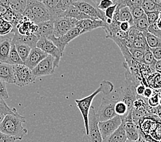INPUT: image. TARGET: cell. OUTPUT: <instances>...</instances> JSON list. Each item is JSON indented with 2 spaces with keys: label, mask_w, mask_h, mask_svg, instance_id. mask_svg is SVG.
Returning a JSON list of instances; mask_svg holds the SVG:
<instances>
[{
  "label": "cell",
  "mask_w": 161,
  "mask_h": 142,
  "mask_svg": "<svg viewBox=\"0 0 161 142\" xmlns=\"http://www.w3.org/2000/svg\"><path fill=\"white\" fill-rule=\"evenodd\" d=\"M113 89L114 86L112 83L109 82V81L103 80L99 87L91 94L82 99L75 100L78 108L79 109L80 112H81L83 118L86 135L89 133V114L91 107H92V103H93V99L100 92L105 94H110L113 91Z\"/></svg>",
  "instance_id": "6da1fadb"
},
{
  "label": "cell",
  "mask_w": 161,
  "mask_h": 142,
  "mask_svg": "<svg viewBox=\"0 0 161 142\" xmlns=\"http://www.w3.org/2000/svg\"><path fill=\"white\" fill-rule=\"evenodd\" d=\"M25 122V117L21 118L12 115H6L0 124V132L22 140L23 137L28 133V130L23 126V123Z\"/></svg>",
  "instance_id": "7a4b0ae2"
},
{
  "label": "cell",
  "mask_w": 161,
  "mask_h": 142,
  "mask_svg": "<svg viewBox=\"0 0 161 142\" xmlns=\"http://www.w3.org/2000/svg\"><path fill=\"white\" fill-rule=\"evenodd\" d=\"M98 124V116L94 107H91L89 114V133L84 134L82 142H103Z\"/></svg>",
  "instance_id": "3957f363"
},
{
  "label": "cell",
  "mask_w": 161,
  "mask_h": 142,
  "mask_svg": "<svg viewBox=\"0 0 161 142\" xmlns=\"http://www.w3.org/2000/svg\"><path fill=\"white\" fill-rule=\"evenodd\" d=\"M14 74V84L19 87H25L32 83L36 80V76L32 70L24 64L13 66Z\"/></svg>",
  "instance_id": "277c9868"
},
{
  "label": "cell",
  "mask_w": 161,
  "mask_h": 142,
  "mask_svg": "<svg viewBox=\"0 0 161 142\" xmlns=\"http://www.w3.org/2000/svg\"><path fill=\"white\" fill-rule=\"evenodd\" d=\"M72 5L92 18L106 22V18L104 12L98 9L93 1L90 2L86 1H74Z\"/></svg>",
  "instance_id": "5b68a950"
},
{
  "label": "cell",
  "mask_w": 161,
  "mask_h": 142,
  "mask_svg": "<svg viewBox=\"0 0 161 142\" xmlns=\"http://www.w3.org/2000/svg\"><path fill=\"white\" fill-rule=\"evenodd\" d=\"M27 4L30 7L32 11L34 17V23L36 25L52 20L49 10L41 1L28 0Z\"/></svg>",
  "instance_id": "8992f818"
},
{
  "label": "cell",
  "mask_w": 161,
  "mask_h": 142,
  "mask_svg": "<svg viewBox=\"0 0 161 142\" xmlns=\"http://www.w3.org/2000/svg\"><path fill=\"white\" fill-rule=\"evenodd\" d=\"M117 101V99H108L105 97L102 98L100 106L97 112L99 122L108 120L117 116L114 111V106Z\"/></svg>",
  "instance_id": "52a82bcc"
},
{
  "label": "cell",
  "mask_w": 161,
  "mask_h": 142,
  "mask_svg": "<svg viewBox=\"0 0 161 142\" xmlns=\"http://www.w3.org/2000/svg\"><path fill=\"white\" fill-rule=\"evenodd\" d=\"M36 47L41 49L42 51L47 53V55H52L54 58L55 68L58 66L61 57H63L64 53L61 51L58 47H56L51 40H49L46 38H41L38 41Z\"/></svg>",
  "instance_id": "ba28073f"
},
{
  "label": "cell",
  "mask_w": 161,
  "mask_h": 142,
  "mask_svg": "<svg viewBox=\"0 0 161 142\" xmlns=\"http://www.w3.org/2000/svg\"><path fill=\"white\" fill-rule=\"evenodd\" d=\"M78 21L69 17H61L57 18L53 23V36L59 38L66 34L71 29L77 25Z\"/></svg>",
  "instance_id": "9c48e42d"
},
{
  "label": "cell",
  "mask_w": 161,
  "mask_h": 142,
  "mask_svg": "<svg viewBox=\"0 0 161 142\" xmlns=\"http://www.w3.org/2000/svg\"><path fill=\"white\" fill-rule=\"evenodd\" d=\"M121 123L122 120L119 116H116L113 118L104 122H99L98 126L103 140L119 128Z\"/></svg>",
  "instance_id": "30bf717a"
},
{
  "label": "cell",
  "mask_w": 161,
  "mask_h": 142,
  "mask_svg": "<svg viewBox=\"0 0 161 142\" xmlns=\"http://www.w3.org/2000/svg\"><path fill=\"white\" fill-rule=\"evenodd\" d=\"M54 67V58L48 55L47 57L37 65V66L34 68L32 72L36 77L47 76L52 75L55 72Z\"/></svg>",
  "instance_id": "8fae6325"
},
{
  "label": "cell",
  "mask_w": 161,
  "mask_h": 142,
  "mask_svg": "<svg viewBox=\"0 0 161 142\" xmlns=\"http://www.w3.org/2000/svg\"><path fill=\"white\" fill-rule=\"evenodd\" d=\"M81 35L80 29L78 28H74L71 29L69 32H68L66 34H64L63 36L59 38H56L53 35L48 38L47 39L51 40L54 44L56 47H58L61 51L64 53V49L66 46L70 43L71 40L75 39V38L78 37Z\"/></svg>",
  "instance_id": "7c38bea8"
},
{
  "label": "cell",
  "mask_w": 161,
  "mask_h": 142,
  "mask_svg": "<svg viewBox=\"0 0 161 142\" xmlns=\"http://www.w3.org/2000/svg\"><path fill=\"white\" fill-rule=\"evenodd\" d=\"M47 54L44 51H42L41 49L34 47L31 49L30 54L28 57V58L24 62V64L25 66L29 68L30 70L33 69L37 66L42 60H43L45 58L47 57Z\"/></svg>",
  "instance_id": "4fadbf2b"
},
{
  "label": "cell",
  "mask_w": 161,
  "mask_h": 142,
  "mask_svg": "<svg viewBox=\"0 0 161 142\" xmlns=\"http://www.w3.org/2000/svg\"><path fill=\"white\" fill-rule=\"evenodd\" d=\"M106 22L101 21V20H93V19H84V20L80 21L78 22L76 28H78L80 31V34H83L84 33L89 32L93 30L97 29L99 28H104L106 26Z\"/></svg>",
  "instance_id": "5bb4252c"
},
{
  "label": "cell",
  "mask_w": 161,
  "mask_h": 142,
  "mask_svg": "<svg viewBox=\"0 0 161 142\" xmlns=\"http://www.w3.org/2000/svg\"><path fill=\"white\" fill-rule=\"evenodd\" d=\"M13 36L12 38V41L19 42V43H24L25 45H28L31 49L36 47V44L40 39L35 34H30V35L25 36L21 35V34L18 33L17 29L15 28L13 29Z\"/></svg>",
  "instance_id": "9a60e30c"
},
{
  "label": "cell",
  "mask_w": 161,
  "mask_h": 142,
  "mask_svg": "<svg viewBox=\"0 0 161 142\" xmlns=\"http://www.w3.org/2000/svg\"><path fill=\"white\" fill-rule=\"evenodd\" d=\"M15 29L19 34L23 36L35 34L37 31V25L22 17V18Z\"/></svg>",
  "instance_id": "2e32d148"
},
{
  "label": "cell",
  "mask_w": 161,
  "mask_h": 142,
  "mask_svg": "<svg viewBox=\"0 0 161 142\" xmlns=\"http://www.w3.org/2000/svg\"><path fill=\"white\" fill-rule=\"evenodd\" d=\"M0 80L8 83H14L13 66L0 62Z\"/></svg>",
  "instance_id": "e0dca14e"
},
{
  "label": "cell",
  "mask_w": 161,
  "mask_h": 142,
  "mask_svg": "<svg viewBox=\"0 0 161 142\" xmlns=\"http://www.w3.org/2000/svg\"><path fill=\"white\" fill-rule=\"evenodd\" d=\"M53 23H54V21L50 20L38 24L37 31L35 35L39 38H48L52 36L53 33Z\"/></svg>",
  "instance_id": "ac0fdd59"
},
{
  "label": "cell",
  "mask_w": 161,
  "mask_h": 142,
  "mask_svg": "<svg viewBox=\"0 0 161 142\" xmlns=\"http://www.w3.org/2000/svg\"><path fill=\"white\" fill-rule=\"evenodd\" d=\"M125 131L127 139L130 141L137 142L140 137L139 126L134 122H125Z\"/></svg>",
  "instance_id": "d6986e66"
},
{
  "label": "cell",
  "mask_w": 161,
  "mask_h": 142,
  "mask_svg": "<svg viewBox=\"0 0 161 142\" xmlns=\"http://www.w3.org/2000/svg\"><path fill=\"white\" fill-rule=\"evenodd\" d=\"M127 140L125 131V123L122 120V123L119 128L105 139H103V142H125Z\"/></svg>",
  "instance_id": "ffe728a7"
},
{
  "label": "cell",
  "mask_w": 161,
  "mask_h": 142,
  "mask_svg": "<svg viewBox=\"0 0 161 142\" xmlns=\"http://www.w3.org/2000/svg\"><path fill=\"white\" fill-rule=\"evenodd\" d=\"M64 17L74 18L78 21L84 20V19H93V20H95V19L92 18L91 17L88 16V15L83 13L82 11H80L78 8L73 5H71L65 11L64 14Z\"/></svg>",
  "instance_id": "44dd1931"
},
{
  "label": "cell",
  "mask_w": 161,
  "mask_h": 142,
  "mask_svg": "<svg viewBox=\"0 0 161 142\" xmlns=\"http://www.w3.org/2000/svg\"><path fill=\"white\" fill-rule=\"evenodd\" d=\"M12 38H4L0 40V62L6 63L8 57Z\"/></svg>",
  "instance_id": "7402d4cb"
},
{
  "label": "cell",
  "mask_w": 161,
  "mask_h": 142,
  "mask_svg": "<svg viewBox=\"0 0 161 142\" xmlns=\"http://www.w3.org/2000/svg\"><path fill=\"white\" fill-rule=\"evenodd\" d=\"M6 63L12 65V66H14V65L24 64V62H23L22 60L21 59L20 56L19 55L17 51L16 47H15V45L13 43H12V41H11L10 53Z\"/></svg>",
  "instance_id": "603a6c76"
},
{
  "label": "cell",
  "mask_w": 161,
  "mask_h": 142,
  "mask_svg": "<svg viewBox=\"0 0 161 142\" xmlns=\"http://www.w3.org/2000/svg\"><path fill=\"white\" fill-rule=\"evenodd\" d=\"M149 23L146 15H145L143 17H141L136 20H134L132 28L135 29L139 32L145 34L147 33V29L149 28Z\"/></svg>",
  "instance_id": "cb8c5ba5"
},
{
  "label": "cell",
  "mask_w": 161,
  "mask_h": 142,
  "mask_svg": "<svg viewBox=\"0 0 161 142\" xmlns=\"http://www.w3.org/2000/svg\"><path fill=\"white\" fill-rule=\"evenodd\" d=\"M27 6L26 0H11L10 8L19 16H22Z\"/></svg>",
  "instance_id": "d4e9b609"
},
{
  "label": "cell",
  "mask_w": 161,
  "mask_h": 142,
  "mask_svg": "<svg viewBox=\"0 0 161 142\" xmlns=\"http://www.w3.org/2000/svg\"><path fill=\"white\" fill-rule=\"evenodd\" d=\"M12 41V40H11ZM12 43H13L15 45V47H16L17 51L19 55L20 56L21 59L22 60L23 62H24L26 60V59L28 58V57L30 54V51H31V48H30L28 45H25L24 43H19V42H14L12 41Z\"/></svg>",
  "instance_id": "484cf974"
},
{
  "label": "cell",
  "mask_w": 161,
  "mask_h": 142,
  "mask_svg": "<svg viewBox=\"0 0 161 142\" xmlns=\"http://www.w3.org/2000/svg\"><path fill=\"white\" fill-rule=\"evenodd\" d=\"M156 62V60L153 55L151 49L149 48L147 45L144 49V56H143V64H144L146 66L150 67L152 70H154V66ZM155 71V70H154Z\"/></svg>",
  "instance_id": "4316f807"
},
{
  "label": "cell",
  "mask_w": 161,
  "mask_h": 142,
  "mask_svg": "<svg viewBox=\"0 0 161 142\" xmlns=\"http://www.w3.org/2000/svg\"><path fill=\"white\" fill-rule=\"evenodd\" d=\"M147 46L146 39H145V34L139 32V31H136L135 40H134V43L132 45V48H136V49H145V48Z\"/></svg>",
  "instance_id": "83f0119b"
},
{
  "label": "cell",
  "mask_w": 161,
  "mask_h": 142,
  "mask_svg": "<svg viewBox=\"0 0 161 142\" xmlns=\"http://www.w3.org/2000/svg\"><path fill=\"white\" fill-rule=\"evenodd\" d=\"M0 112H2L6 116V115H12V116H17L18 118H24V116H21L17 110L14 108L11 109L10 107L8 106V105L4 101V100L0 98Z\"/></svg>",
  "instance_id": "f1b7e54d"
},
{
  "label": "cell",
  "mask_w": 161,
  "mask_h": 142,
  "mask_svg": "<svg viewBox=\"0 0 161 142\" xmlns=\"http://www.w3.org/2000/svg\"><path fill=\"white\" fill-rule=\"evenodd\" d=\"M145 39L147 45L150 49L154 48H161V38L156 37L149 33H146L145 34Z\"/></svg>",
  "instance_id": "f546056e"
},
{
  "label": "cell",
  "mask_w": 161,
  "mask_h": 142,
  "mask_svg": "<svg viewBox=\"0 0 161 142\" xmlns=\"http://www.w3.org/2000/svg\"><path fill=\"white\" fill-rule=\"evenodd\" d=\"M114 111H115L117 116H119L121 117L126 116L130 111L128 108V106L121 101H117L115 106H114Z\"/></svg>",
  "instance_id": "4dcf8cb0"
},
{
  "label": "cell",
  "mask_w": 161,
  "mask_h": 142,
  "mask_svg": "<svg viewBox=\"0 0 161 142\" xmlns=\"http://www.w3.org/2000/svg\"><path fill=\"white\" fill-rule=\"evenodd\" d=\"M13 29L14 27L12 24L1 18L0 20V36H6L10 32H13Z\"/></svg>",
  "instance_id": "1f68e13d"
},
{
  "label": "cell",
  "mask_w": 161,
  "mask_h": 142,
  "mask_svg": "<svg viewBox=\"0 0 161 142\" xmlns=\"http://www.w3.org/2000/svg\"><path fill=\"white\" fill-rule=\"evenodd\" d=\"M129 51L134 60L139 63H143V56H144V49L131 48V49H129Z\"/></svg>",
  "instance_id": "d6a6232c"
},
{
  "label": "cell",
  "mask_w": 161,
  "mask_h": 142,
  "mask_svg": "<svg viewBox=\"0 0 161 142\" xmlns=\"http://www.w3.org/2000/svg\"><path fill=\"white\" fill-rule=\"evenodd\" d=\"M141 7L144 10L145 13L153 12V11H158L153 0H142Z\"/></svg>",
  "instance_id": "836d02e7"
},
{
  "label": "cell",
  "mask_w": 161,
  "mask_h": 142,
  "mask_svg": "<svg viewBox=\"0 0 161 142\" xmlns=\"http://www.w3.org/2000/svg\"><path fill=\"white\" fill-rule=\"evenodd\" d=\"M148 106L147 100L145 99L142 96L136 95V99L133 103V109H139V108H145Z\"/></svg>",
  "instance_id": "e575fe53"
},
{
  "label": "cell",
  "mask_w": 161,
  "mask_h": 142,
  "mask_svg": "<svg viewBox=\"0 0 161 142\" xmlns=\"http://www.w3.org/2000/svg\"><path fill=\"white\" fill-rule=\"evenodd\" d=\"M93 3L97 7V8L104 12V11L108 8L109 7L114 4V2L111 0H101V1H93Z\"/></svg>",
  "instance_id": "d590c367"
},
{
  "label": "cell",
  "mask_w": 161,
  "mask_h": 142,
  "mask_svg": "<svg viewBox=\"0 0 161 142\" xmlns=\"http://www.w3.org/2000/svg\"><path fill=\"white\" fill-rule=\"evenodd\" d=\"M160 98V95L158 92V91H156L154 92L152 97L147 100V103L149 106L151 107H156L159 105V101Z\"/></svg>",
  "instance_id": "8d00e7d4"
},
{
  "label": "cell",
  "mask_w": 161,
  "mask_h": 142,
  "mask_svg": "<svg viewBox=\"0 0 161 142\" xmlns=\"http://www.w3.org/2000/svg\"><path fill=\"white\" fill-rule=\"evenodd\" d=\"M160 13L159 11H153V12L145 13V15H146L147 21L149 23V25H151L156 23L157 20H158V18L159 17Z\"/></svg>",
  "instance_id": "74e56055"
},
{
  "label": "cell",
  "mask_w": 161,
  "mask_h": 142,
  "mask_svg": "<svg viewBox=\"0 0 161 142\" xmlns=\"http://www.w3.org/2000/svg\"><path fill=\"white\" fill-rule=\"evenodd\" d=\"M73 2L74 1H70V0H59L56 8L63 12H65L72 5Z\"/></svg>",
  "instance_id": "f35d334b"
},
{
  "label": "cell",
  "mask_w": 161,
  "mask_h": 142,
  "mask_svg": "<svg viewBox=\"0 0 161 142\" xmlns=\"http://www.w3.org/2000/svg\"><path fill=\"white\" fill-rule=\"evenodd\" d=\"M147 32L148 33L152 34V35L161 38V29H159L158 27L157 26L156 23L149 25Z\"/></svg>",
  "instance_id": "ab89813d"
},
{
  "label": "cell",
  "mask_w": 161,
  "mask_h": 142,
  "mask_svg": "<svg viewBox=\"0 0 161 142\" xmlns=\"http://www.w3.org/2000/svg\"><path fill=\"white\" fill-rule=\"evenodd\" d=\"M114 2V4L113 6H111L109 7L108 8H107L104 11V14H105V17L106 19H110V20H113V17L114 13H115L116 8H117V4L115 2Z\"/></svg>",
  "instance_id": "60d3db41"
},
{
  "label": "cell",
  "mask_w": 161,
  "mask_h": 142,
  "mask_svg": "<svg viewBox=\"0 0 161 142\" xmlns=\"http://www.w3.org/2000/svg\"><path fill=\"white\" fill-rule=\"evenodd\" d=\"M59 0H46V1H41L43 4L47 8L49 12L52 11L56 8V7L58 4Z\"/></svg>",
  "instance_id": "b9f144b4"
},
{
  "label": "cell",
  "mask_w": 161,
  "mask_h": 142,
  "mask_svg": "<svg viewBox=\"0 0 161 142\" xmlns=\"http://www.w3.org/2000/svg\"><path fill=\"white\" fill-rule=\"evenodd\" d=\"M0 98L3 100L9 98V95L6 89V83L2 80H0Z\"/></svg>",
  "instance_id": "7bdbcfd3"
},
{
  "label": "cell",
  "mask_w": 161,
  "mask_h": 142,
  "mask_svg": "<svg viewBox=\"0 0 161 142\" xmlns=\"http://www.w3.org/2000/svg\"><path fill=\"white\" fill-rule=\"evenodd\" d=\"M22 17L27 18L28 20L32 21L33 23L34 21V17L33 13H32V11L31 10V8H30V7L28 4H27V6H26V8H25L24 13H23Z\"/></svg>",
  "instance_id": "ee69618b"
},
{
  "label": "cell",
  "mask_w": 161,
  "mask_h": 142,
  "mask_svg": "<svg viewBox=\"0 0 161 142\" xmlns=\"http://www.w3.org/2000/svg\"><path fill=\"white\" fill-rule=\"evenodd\" d=\"M19 140L18 138L6 135L5 134L0 132V142H15V141Z\"/></svg>",
  "instance_id": "f6af8a7d"
},
{
  "label": "cell",
  "mask_w": 161,
  "mask_h": 142,
  "mask_svg": "<svg viewBox=\"0 0 161 142\" xmlns=\"http://www.w3.org/2000/svg\"><path fill=\"white\" fill-rule=\"evenodd\" d=\"M119 28L122 32L128 33L132 28V25L128 22H120Z\"/></svg>",
  "instance_id": "bcb514c9"
},
{
  "label": "cell",
  "mask_w": 161,
  "mask_h": 142,
  "mask_svg": "<svg viewBox=\"0 0 161 142\" xmlns=\"http://www.w3.org/2000/svg\"><path fill=\"white\" fill-rule=\"evenodd\" d=\"M151 51L156 61L161 60V48L151 49Z\"/></svg>",
  "instance_id": "7dc6e473"
},
{
  "label": "cell",
  "mask_w": 161,
  "mask_h": 142,
  "mask_svg": "<svg viewBox=\"0 0 161 142\" xmlns=\"http://www.w3.org/2000/svg\"><path fill=\"white\" fill-rule=\"evenodd\" d=\"M153 94H154V90H153L152 88L150 87H145L144 93L142 97H144L145 99L148 100Z\"/></svg>",
  "instance_id": "c3c4849f"
},
{
  "label": "cell",
  "mask_w": 161,
  "mask_h": 142,
  "mask_svg": "<svg viewBox=\"0 0 161 142\" xmlns=\"http://www.w3.org/2000/svg\"><path fill=\"white\" fill-rule=\"evenodd\" d=\"M145 87L143 84H139V86H138L136 87V95H139V96H143V93H144V91L145 90Z\"/></svg>",
  "instance_id": "681fc988"
},
{
  "label": "cell",
  "mask_w": 161,
  "mask_h": 142,
  "mask_svg": "<svg viewBox=\"0 0 161 142\" xmlns=\"http://www.w3.org/2000/svg\"><path fill=\"white\" fill-rule=\"evenodd\" d=\"M9 8H8L3 6L1 3H0V17H2L3 15H4L6 13L8 10Z\"/></svg>",
  "instance_id": "f907efd6"
},
{
  "label": "cell",
  "mask_w": 161,
  "mask_h": 142,
  "mask_svg": "<svg viewBox=\"0 0 161 142\" xmlns=\"http://www.w3.org/2000/svg\"><path fill=\"white\" fill-rule=\"evenodd\" d=\"M154 115H156L161 120V107L158 105V107H154Z\"/></svg>",
  "instance_id": "816d5d0a"
},
{
  "label": "cell",
  "mask_w": 161,
  "mask_h": 142,
  "mask_svg": "<svg viewBox=\"0 0 161 142\" xmlns=\"http://www.w3.org/2000/svg\"><path fill=\"white\" fill-rule=\"evenodd\" d=\"M154 70L157 72H161V60L156 61L154 66Z\"/></svg>",
  "instance_id": "f5cc1de1"
},
{
  "label": "cell",
  "mask_w": 161,
  "mask_h": 142,
  "mask_svg": "<svg viewBox=\"0 0 161 142\" xmlns=\"http://www.w3.org/2000/svg\"><path fill=\"white\" fill-rule=\"evenodd\" d=\"M153 1H154V3L156 6L157 10L159 11L160 13L161 12V0H153Z\"/></svg>",
  "instance_id": "db71d44e"
},
{
  "label": "cell",
  "mask_w": 161,
  "mask_h": 142,
  "mask_svg": "<svg viewBox=\"0 0 161 142\" xmlns=\"http://www.w3.org/2000/svg\"><path fill=\"white\" fill-rule=\"evenodd\" d=\"M0 3H1L3 6L8 8H10V1H9V0H0Z\"/></svg>",
  "instance_id": "11a10c76"
},
{
  "label": "cell",
  "mask_w": 161,
  "mask_h": 142,
  "mask_svg": "<svg viewBox=\"0 0 161 142\" xmlns=\"http://www.w3.org/2000/svg\"><path fill=\"white\" fill-rule=\"evenodd\" d=\"M156 25H157V26L158 27V28L161 29V12L160 13L158 20H157V21H156Z\"/></svg>",
  "instance_id": "9f6ffc18"
},
{
  "label": "cell",
  "mask_w": 161,
  "mask_h": 142,
  "mask_svg": "<svg viewBox=\"0 0 161 142\" xmlns=\"http://www.w3.org/2000/svg\"><path fill=\"white\" fill-rule=\"evenodd\" d=\"M4 117H5V115L3 114V113H2V112H0V124L2 123V122L3 120V118H4Z\"/></svg>",
  "instance_id": "6f0895ef"
},
{
  "label": "cell",
  "mask_w": 161,
  "mask_h": 142,
  "mask_svg": "<svg viewBox=\"0 0 161 142\" xmlns=\"http://www.w3.org/2000/svg\"><path fill=\"white\" fill-rule=\"evenodd\" d=\"M137 142H149V141H146V140H145V139H143V138L140 135L139 139V140H138Z\"/></svg>",
  "instance_id": "680465c9"
},
{
  "label": "cell",
  "mask_w": 161,
  "mask_h": 142,
  "mask_svg": "<svg viewBox=\"0 0 161 142\" xmlns=\"http://www.w3.org/2000/svg\"><path fill=\"white\" fill-rule=\"evenodd\" d=\"M159 105L161 107V97H160V101H159Z\"/></svg>",
  "instance_id": "91938a15"
},
{
  "label": "cell",
  "mask_w": 161,
  "mask_h": 142,
  "mask_svg": "<svg viewBox=\"0 0 161 142\" xmlns=\"http://www.w3.org/2000/svg\"><path fill=\"white\" fill-rule=\"evenodd\" d=\"M125 142H135V141H129V140H127Z\"/></svg>",
  "instance_id": "94428289"
}]
</instances>
